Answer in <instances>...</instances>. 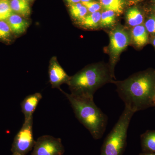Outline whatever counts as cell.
I'll list each match as a JSON object with an SVG mask.
<instances>
[{
    "mask_svg": "<svg viewBox=\"0 0 155 155\" xmlns=\"http://www.w3.org/2000/svg\"><path fill=\"white\" fill-rule=\"evenodd\" d=\"M126 19L128 25L133 27L141 25L143 21L142 14L136 8L128 9L126 13Z\"/></svg>",
    "mask_w": 155,
    "mask_h": 155,
    "instance_id": "cell-15",
    "label": "cell"
},
{
    "mask_svg": "<svg viewBox=\"0 0 155 155\" xmlns=\"http://www.w3.org/2000/svg\"><path fill=\"white\" fill-rule=\"evenodd\" d=\"M91 0H81L82 3L90 2Z\"/></svg>",
    "mask_w": 155,
    "mask_h": 155,
    "instance_id": "cell-25",
    "label": "cell"
},
{
    "mask_svg": "<svg viewBox=\"0 0 155 155\" xmlns=\"http://www.w3.org/2000/svg\"><path fill=\"white\" fill-rule=\"evenodd\" d=\"M139 155H155V153L154 152H142Z\"/></svg>",
    "mask_w": 155,
    "mask_h": 155,
    "instance_id": "cell-24",
    "label": "cell"
},
{
    "mask_svg": "<svg viewBox=\"0 0 155 155\" xmlns=\"http://www.w3.org/2000/svg\"><path fill=\"white\" fill-rule=\"evenodd\" d=\"M154 9H155V7H154Z\"/></svg>",
    "mask_w": 155,
    "mask_h": 155,
    "instance_id": "cell-31",
    "label": "cell"
},
{
    "mask_svg": "<svg viewBox=\"0 0 155 155\" xmlns=\"http://www.w3.org/2000/svg\"><path fill=\"white\" fill-rule=\"evenodd\" d=\"M11 32L8 22L5 20L0 21V39L9 41L11 38Z\"/></svg>",
    "mask_w": 155,
    "mask_h": 155,
    "instance_id": "cell-20",
    "label": "cell"
},
{
    "mask_svg": "<svg viewBox=\"0 0 155 155\" xmlns=\"http://www.w3.org/2000/svg\"><path fill=\"white\" fill-rule=\"evenodd\" d=\"M125 0H101V5L106 11H114L115 14H121L123 11Z\"/></svg>",
    "mask_w": 155,
    "mask_h": 155,
    "instance_id": "cell-14",
    "label": "cell"
},
{
    "mask_svg": "<svg viewBox=\"0 0 155 155\" xmlns=\"http://www.w3.org/2000/svg\"><path fill=\"white\" fill-rule=\"evenodd\" d=\"M134 114L125 107L118 122L106 137L101 155H123L127 143V130Z\"/></svg>",
    "mask_w": 155,
    "mask_h": 155,
    "instance_id": "cell-4",
    "label": "cell"
},
{
    "mask_svg": "<svg viewBox=\"0 0 155 155\" xmlns=\"http://www.w3.org/2000/svg\"><path fill=\"white\" fill-rule=\"evenodd\" d=\"M50 83L53 87H59L62 84L68 83L70 77L56 59L51 61L49 69Z\"/></svg>",
    "mask_w": 155,
    "mask_h": 155,
    "instance_id": "cell-8",
    "label": "cell"
},
{
    "mask_svg": "<svg viewBox=\"0 0 155 155\" xmlns=\"http://www.w3.org/2000/svg\"><path fill=\"white\" fill-rule=\"evenodd\" d=\"M131 36L134 42L139 47L146 44L148 40L147 31L142 25L134 27L131 31Z\"/></svg>",
    "mask_w": 155,
    "mask_h": 155,
    "instance_id": "cell-12",
    "label": "cell"
},
{
    "mask_svg": "<svg viewBox=\"0 0 155 155\" xmlns=\"http://www.w3.org/2000/svg\"><path fill=\"white\" fill-rule=\"evenodd\" d=\"M10 5L12 11L23 16L28 17L30 14L29 3L25 0H11Z\"/></svg>",
    "mask_w": 155,
    "mask_h": 155,
    "instance_id": "cell-13",
    "label": "cell"
},
{
    "mask_svg": "<svg viewBox=\"0 0 155 155\" xmlns=\"http://www.w3.org/2000/svg\"><path fill=\"white\" fill-rule=\"evenodd\" d=\"M134 1H141V0H134Z\"/></svg>",
    "mask_w": 155,
    "mask_h": 155,
    "instance_id": "cell-29",
    "label": "cell"
},
{
    "mask_svg": "<svg viewBox=\"0 0 155 155\" xmlns=\"http://www.w3.org/2000/svg\"><path fill=\"white\" fill-rule=\"evenodd\" d=\"M65 149L61 138L43 135L35 141L31 155H63Z\"/></svg>",
    "mask_w": 155,
    "mask_h": 155,
    "instance_id": "cell-6",
    "label": "cell"
},
{
    "mask_svg": "<svg viewBox=\"0 0 155 155\" xmlns=\"http://www.w3.org/2000/svg\"><path fill=\"white\" fill-rule=\"evenodd\" d=\"M82 5L86 7L87 11L90 13H93L99 11L101 8V5L96 2H87L82 3Z\"/></svg>",
    "mask_w": 155,
    "mask_h": 155,
    "instance_id": "cell-21",
    "label": "cell"
},
{
    "mask_svg": "<svg viewBox=\"0 0 155 155\" xmlns=\"http://www.w3.org/2000/svg\"><path fill=\"white\" fill-rule=\"evenodd\" d=\"M147 31L151 33H155V16H152L147 20L145 24Z\"/></svg>",
    "mask_w": 155,
    "mask_h": 155,
    "instance_id": "cell-22",
    "label": "cell"
},
{
    "mask_svg": "<svg viewBox=\"0 0 155 155\" xmlns=\"http://www.w3.org/2000/svg\"><path fill=\"white\" fill-rule=\"evenodd\" d=\"M116 84L119 97L130 110L135 113L154 107L155 71L140 72Z\"/></svg>",
    "mask_w": 155,
    "mask_h": 155,
    "instance_id": "cell-1",
    "label": "cell"
},
{
    "mask_svg": "<svg viewBox=\"0 0 155 155\" xmlns=\"http://www.w3.org/2000/svg\"><path fill=\"white\" fill-rule=\"evenodd\" d=\"M25 1H27V2H28V1H32V0H25Z\"/></svg>",
    "mask_w": 155,
    "mask_h": 155,
    "instance_id": "cell-28",
    "label": "cell"
},
{
    "mask_svg": "<svg viewBox=\"0 0 155 155\" xmlns=\"http://www.w3.org/2000/svg\"><path fill=\"white\" fill-rule=\"evenodd\" d=\"M116 21V14L111 11H105L101 15L100 25L102 27L112 26Z\"/></svg>",
    "mask_w": 155,
    "mask_h": 155,
    "instance_id": "cell-18",
    "label": "cell"
},
{
    "mask_svg": "<svg viewBox=\"0 0 155 155\" xmlns=\"http://www.w3.org/2000/svg\"><path fill=\"white\" fill-rule=\"evenodd\" d=\"M154 107H155V100H154Z\"/></svg>",
    "mask_w": 155,
    "mask_h": 155,
    "instance_id": "cell-27",
    "label": "cell"
},
{
    "mask_svg": "<svg viewBox=\"0 0 155 155\" xmlns=\"http://www.w3.org/2000/svg\"><path fill=\"white\" fill-rule=\"evenodd\" d=\"M129 41L130 40L128 34L123 28L118 27L111 31L109 49L113 58V65L120 54L128 46Z\"/></svg>",
    "mask_w": 155,
    "mask_h": 155,
    "instance_id": "cell-7",
    "label": "cell"
},
{
    "mask_svg": "<svg viewBox=\"0 0 155 155\" xmlns=\"http://www.w3.org/2000/svg\"><path fill=\"white\" fill-rule=\"evenodd\" d=\"M140 142L143 152L155 153V130H147L142 134Z\"/></svg>",
    "mask_w": 155,
    "mask_h": 155,
    "instance_id": "cell-11",
    "label": "cell"
},
{
    "mask_svg": "<svg viewBox=\"0 0 155 155\" xmlns=\"http://www.w3.org/2000/svg\"><path fill=\"white\" fill-rule=\"evenodd\" d=\"M11 31L17 35L24 33L28 28L29 22L18 14H12L7 19Z\"/></svg>",
    "mask_w": 155,
    "mask_h": 155,
    "instance_id": "cell-10",
    "label": "cell"
},
{
    "mask_svg": "<svg viewBox=\"0 0 155 155\" xmlns=\"http://www.w3.org/2000/svg\"><path fill=\"white\" fill-rule=\"evenodd\" d=\"M101 15V14L98 11L91 13L89 15L85 16L82 20H81L80 24L86 28H97L100 24Z\"/></svg>",
    "mask_w": 155,
    "mask_h": 155,
    "instance_id": "cell-16",
    "label": "cell"
},
{
    "mask_svg": "<svg viewBox=\"0 0 155 155\" xmlns=\"http://www.w3.org/2000/svg\"><path fill=\"white\" fill-rule=\"evenodd\" d=\"M69 4H75L80 2L81 0H66Z\"/></svg>",
    "mask_w": 155,
    "mask_h": 155,
    "instance_id": "cell-23",
    "label": "cell"
},
{
    "mask_svg": "<svg viewBox=\"0 0 155 155\" xmlns=\"http://www.w3.org/2000/svg\"><path fill=\"white\" fill-rule=\"evenodd\" d=\"M12 155H17V154H12Z\"/></svg>",
    "mask_w": 155,
    "mask_h": 155,
    "instance_id": "cell-30",
    "label": "cell"
},
{
    "mask_svg": "<svg viewBox=\"0 0 155 155\" xmlns=\"http://www.w3.org/2000/svg\"><path fill=\"white\" fill-rule=\"evenodd\" d=\"M110 80L107 69L99 65L87 67L70 78L71 94L79 97L94 99L95 92Z\"/></svg>",
    "mask_w": 155,
    "mask_h": 155,
    "instance_id": "cell-3",
    "label": "cell"
},
{
    "mask_svg": "<svg viewBox=\"0 0 155 155\" xmlns=\"http://www.w3.org/2000/svg\"><path fill=\"white\" fill-rule=\"evenodd\" d=\"M70 12L73 18L81 21L86 16L87 10L82 4L78 3L70 4Z\"/></svg>",
    "mask_w": 155,
    "mask_h": 155,
    "instance_id": "cell-17",
    "label": "cell"
},
{
    "mask_svg": "<svg viewBox=\"0 0 155 155\" xmlns=\"http://www.w3.org/2000/svg\"><path fill=\"white\" fill-rule=\"evenodd\" d=\"M153 45L155 47V38H154V39L153 40Z\"/></svg>",
    "mask_w": 155,
    "mask_h": 155,
    "instance_id": "cell-26",
    "label": "cell"
},
{
    "mask_svg": "<svg viewBox=\"0 0 155 155\" xmlns=\"http://www.w3.org/2000/svg\"><path fill=\"white\" fill-rule=\"evenodd\" d=\"M63 93L78 121L88 130L94 139L101 138L107 125L108 117L96 105L94 99L79 97Z\"/></svg>",
    "mask_w": 155,
    "mask_h": 155,
    "instance_id": "cell-2",
    "label": "cell"
},
{
    "mask_svg": "<svg viewBox=\"0 0 155 155\" xmlns=\"http://www.w3.org/2000/svg\"><path fill=\"white\" fill-rule=\"evenodd\" d=\"M42 98L41 94L36 93L27 96L23 100L20 105L21 111L25 117V120H28L33 117L34 113Z\"/></svg>",
    "mask_w": 155,
    "mask_h": 155,
    "instance_id": "cell-9",
    "label": "cell"
},
{
    "mask_svg": "<svg viewBox=\"0 0 155 155\" xmlns=\"http://www.w3.org/2000/svg\"><path fill=\"white\" fill-rule=\"evenodd\" d=\"M12 14L9 0H0V21L7 20Z\"/></svg>",
    "mask_w": 155,
    "mask_h": 155,
    "instance_id": "cell-19",
    "label": "cell"
},
{
    "mask_svg": "<svg viewBox=\"0 0 155 155\" xmlns=\"http://www.w3.org/2000/svg\"><path fill=\"white\" fill-rule=\"evenodd\" d=\"M33 134V117L25 120L21 129L16 134L12 145V154L26 155L33 149L35 143Z\"/></svg>",
    "mask_w": 155,
    "mask_h": 155,
    "instance_id": "cell-5",
    "label": "cell"
}]
</instances>
